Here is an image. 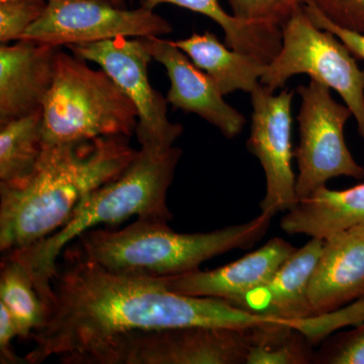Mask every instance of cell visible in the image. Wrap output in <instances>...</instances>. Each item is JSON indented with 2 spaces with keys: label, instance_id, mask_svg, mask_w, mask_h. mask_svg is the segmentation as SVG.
Returning a JSON list of instances; mask_svg holds the SVG:
<instances>
[{
  "label": "cell",
  "instance_id": "277c9868",
  "mask_svg": "<svg viewBox=\"0 0 364 364\" xmlns=\"http://www.w3.org/2000/svg\"><path fill=\"white\" fill-rule=\"evenodd\" d=\"M181 155L182 150L174 146L165 150L141 147L121 176L86 196L58 231L28 247L4 253L26 268L48 314L54 301L52 282L58 258L81 234L100 225H116L134 215L167 222L172 219L167 193Z\"/></svg>",
  "mask_w": 364,
  "mask_h": 364
},
{
  "label": "cell",
  "instance_id": "ac0fdd59",
  "mask_svg": "<svg viewBox=\"0 0 364 364\" xmlns=\"http://www.w3.org/2000/svg\"><path fill=\"white\" fill-rule=\"evenodd\" d=\"M173 43L214 79L224 95L236 90L251 93L261 85L267 63L253 55L228 49L215 33H193L188 39Z\"/></svg>",
  "mask_w": 364,
  "mask_h": 364
},
{
  "label": "cell",
  "instance_id": "484cf974",
  "mask_svg": "<svg viewBox=\"0 0 364 364\" xmlns=\"http://www.w3.org/2000/svg\"><path fill=\"white\" fill-rule=\"evenodd\" d=\"M308 2L337 26L364 33V0H308Z\"/></svg>",
  "mask_w": 364,
  "mask_h": 364
},
{
  "label": "cell",
  "instance_id": "d4e9b609",
  "mask_svg": "<svg viewBox=\"0 0 364 364\" xmlns=\"http://www.w3.org/2000/svg\"><path fill=\"white\" fill-rule=\"evenodd\" d=\"M314 363L364 364V321L328 339L316 351Z\"/></svg>",
  "mask_w": 364,
  "mask_h": 364
},
{
  "label": "cell",
  "instance_id": "7c38bea8",
  "mask_svg": "<svg viewBox=\"0 0 364 364\" xmlns=\"http://www.w3.org/2000/svg\"><path fill=\"white\" fill-rule=\"evenodd\" d=\"M153 59L166 69L170 90L166 100L173 109L193 112L233 139L246 124L241 112L228 105L214 79L198 68L172 41L159 37L141 38Z\"/></svg>",
  "mask_w": 364,
  "mask_h": 364
},
{
  "label": "cell",
  "instance_id": "8992f818",
  "mask_svg": "<svg viewBox=\"0 0 364 364\" xmlns=\"http://www.w3.org/2000/svg\"><path fill=\"white\" fill-rule=\"evenodd\" d=\"M304 6L282 25V48L260 83L274 92L291 76L306 74L339 93L364 140V69L336 36L313 23Z\"/></svg>",
  "mask_w": 364,
  "mask_h": 364
},
{
  "label": "cell",
  "instance_id": "ba28073f",
  "mask_svg": "<svg viewBox=\"0 0 364 364\" xmlns=\"http://www.w3.org/2000/svg\"><path fill=\"white\" fill-rule=\"evenodd\" d=\"M330 90L313 79L296 90L301 97L299 144L294 151L299 200L312 196L334 177H364L363 167L354 160L345 142L344 127L352 112L333 98Z\"/></svg>",
  "mask_w": 364,
  "mask_h": 364
},
{
  "label": "cell",
  "instance_id": "9a60e30c",
  "mask_svg": "<svg viewBox=\"0 0 364 364\" xmlns=\"http://www.w3.org/2000/svg\"><path fill=\"white\" fill-rule=\"evenodd\" d=\"M59 48L20 40L0 47V124L43 109Z\"/></svg>",
  "mask_w": 364,
  "mask_h": 364
},
{
  "label": "cell",
  "instance_id": "d6986e66",
  "mask_svg": "<svg viewBox=\"0 0 364 364\" xmlns=\"http://www.w3.org/2000/svg\"><path fill=\"white\" fill-rule=\"evenodd\" d=\"M162 4H174L203 14L221 26L228 48L272 62L282 45V28L239 20L224 11L219 0H141V6L154 9Z\"/></svg>",
  "mask_w": 364,
  "mask_h": 364
},
{
  "label": "cell",
  "instance_id": "8fae6325",
  "mask_svg": "<svg viewBox=\"0 0 364 364\" xmlns=\"http://www.w3.org/2000/svg\"><path fill=\"white\" fill-rule=\"evenodd\" d=\"M251 95L252 123L247 149L259 160L264 170L267 193L260 203L261 213L274 217L289 212L299 203L291 144V102L294 92L279 95L261 85Z\"/></svg>",
  "mask_w": 364,
  "mask_h": 364
},
{
  "label": "cell",
  "instance_id": "f546056e",
  "mask_svg": "<svg viewBox=\"0 0 364 364\" xmlns=\"http://www.w3.org/2000/svg\"><path fill=\"white\" fill-rule=\"evenodd\" d=\"M18 1V0H0V2Z\"/></svg>",
  "mask_w": 364,
  "mask_h": 364
},
{
  "label": "cell",
  "instance_id": "7a4b0ae2",
  "mask_svg": "<svg viewBox=\"0 0 364 364\" xmlns=\"http://www.w3.org/2000/svg\"><path fill=\"white\" fill-rule=\"evenodd\" d=\"M136 152L126 136L44 144L25 181L0 186L1 253L28 247L58 231L86 196L121 176Z\"/></svg>",
  "mask_w": 364,
  "mask_h": 364
},
{
  "label": "cell",
  "instance_id": "f1b7e54d",
  "mask_svg": "<svg viewBox=\"0 0 364 364\" xmlns=\"http://www.w3.org/2000/svg\"><path fill=\"white\" fill-rule=\"evenodd\" d=\"M112 4H116V6H122L124 4V2L126 1V0H111Z\"/></svg>",
  "mask_w": 364,
  "mask_h": 364
},
{
  "label": "cell",
  "instance_id": "603a6c76",
  "mask_svg": "<svg viewBox=\"0 0 364 364\" xmlns=\"http://www.w3.org/2000/svg\"><path fill=\"white\" fill-rule=\"evenodd\" d=\"M239 20L279 26L308 0H227Z\"/></svg>",
  "mask_w": 364,
  "mask_h": 364
},
{
  "label": "cell",
  "instance_id": "5bb4252c",
  "mask_svg": "<svg viewBox=\"0 0 364 364\" xmlns=\"http://www.w3.org/2000/svg\"><path fill=\"white\" fill-rule=\"evenodd\" d=\"M324 240L309 287L313 316L332 313L364 299V225Z\"/></svg>",
  "mask_w": 364,
  "mask_h": 364
},
{
  "label": "cell",
  "instance_id": "9c48e42d",
  "mask_svg": "<svg viewBox=\"0 0 364 364\" xmlns=\"http://www.w3.org/2000/svg\"><path fill=\"white\" fill-rule=\"evenodd\" d=\"M76 57L95 62L116 83L138 112L136 136L141 147L165 150L173 147L183 127L169 121L166 98L151 85V56L142 39L114 38L90 44L67 46Z\"/></svg>",
  "mask_w": 364,
  "mask_h": 364
},
{
  "label": "cell",
  "instance_id": "7402d4cb",
  "mask_svg": "<svg viewBox=\"0 0 364 364\" xmlns=\"http://www.w3.org/2000/svg\"><path fill=\"white\" fill-rule=\"evenodd\" d=\"M247 364L314 363L310 339L291 323L268 320L248 328Z\"/></svg>",
  "mask_w": 364,
  "mask_h": 364
},
{
  "label": "cell",
  "instance_id": "83f0119b",
  "mask_svg": "<svg viewBox=\"0 0 364 364\" xmlns=\"http://www.w3.org/2000/svg\"><path fill=\"white\" fill-rule=\"evenodd\" d=\"M18 337V330L11 314L0 304V363L28 364L26 358H20L13 346V340Z\"/></svg>",
  "mask_w": 364,
  "mask_h": 364
},
{
  "label": "cell",
  "instance_id": "5b68a950",
  "mask_svg": "<svg viewBox=\"0 0 364 364\" xmlns=\"http://www.w3.org/2000/svg\"><path fill=\"white\" fill-rule=\"evenodd\" d=\"M138 112L104 70L58 50L51 90L43 105L46 145L136 134Z\"/></svg>",
  "mask_w": 364,
  "mask_h": 364
},
{
  "label": "cell",
  "instance_id": "6da1fadb",
  "mask_svg": "<svg viewBox=\"0 0 364 364\" xmlns=\"http://www.w3.org/2000/svg\"><path fill=\"white\" fill-rule=\"evenodd\" d=\"M52 287V308L31 336L35 346L25 356L28 364L52 356L62 364H81L131 333L186 326L246 329L272 320L225 299L172 293L159 277L124 274L87 261L65 259Z\"/></svg>",
  "mask_w": 364,
  "mask_h": 364
},
{
  "label": "cell",
  "instance_id": "4316f807",
  "mask_svg": "<svg viewBox=\"0 0 364 364\" xmlns=\"http://www.w3.org/2000/svg\"><path fill=\"white\" fill-rule=\"evenodd\" d=\"M304 7L316 26L336 36L356 59L364 60V33L354 32L332 23L311 2H306Z\"/></svg>",
  "mask_w": 364,
  "mask_h": 364
},
{
  "label": "cell",
  "instance_id": "cb8c5ba5",
  "mask_svg": "<svg viewBox=\"0 0 364 364\" xmlns=\"http://www.w3.org/2000/svg\"><path fill=\"white\" fill-rule=\"evenodd\" d=\"M47 0L0 2V42L21 39L28 28L44 13Z\"/></svg>",
  "mask_w": 364,
  "mask_h": 364
},
{
  "label": "cell",
  "instance_id": "44dd1931",
  "mask_svg": "<svg viewBox=\"0 0 364 364\" xmlns=\"http://www.w3.org/2000/svg\"><path fill=\"white\" fill-rule=\"evenodd\" d=\"M0 304L11 314L21 339H31L47 318V308L32 277L9 254L2 255L0 264Z\"/></svg>",
  "mask_w": 364,
  "mask_h": 364
},
{
  "label": "cell",
  "instance_id": "e0dca14e",
  "mask_svg": "<svg viewBox=\"0 0 364 364\" xmlns=\"http://www.w3.org/2000/svg\"><path fill=\"white\" fill-rule=\"evenodd\" d=\"M358 225H364V183L344 191L323 186L299 200L280 221L287 234L320 239Z\"/></svg>",
  "mask_w": 364,
  "mask_h": 364
},
{
  "label": "cell",
  "instance_id": "2e32d148",
  "mask_svg": "<svg viewBox=\"0 0 364 364\" xmlns=\"http://www.w3.org/2000/svg\"><path fill=\"white\" fill-rule=\"evenodd\" d=\"M324 241L312 238L303 247L296 248L267 282L231 305L255 315L291 323L298 329L301 320L313 316L309 287Z\"/></svg>",
  "mask_w": 364,
  "mask_h": 364
},
{
  "label": "cell",
  "instance_id": "3957f363",
  "mask_svg": "<svg viewBox=\"0 0 364 364\" xmlns=\"http://www.w3.org/2000/svg\"><path fill=\"white\" fill-rule=\"evenodd\" d=\"M272 218L261 213L244 224L193 234L177 233L164 220L136 218L117 231L88 230L62 255L124 274L176 277L198 269L205 261L229 251L252 247L267 233Z\"/></svg>",
  "mask_w": 364,
  "mask_h": 364
},
{
  "label": "cell",
  "instance_id": "ffe728a7",
  "mask_svg": "<svg viewBox=\"0 0 364 364\" xmlns=\"http://www.w3.org/2000/svg\"><path fill=\"white\" fill-rule=\"evenodd\" d=\"M43 150V109L0 124V186L25 181L37 166Z\"/></svg>",
  "mask_w": 364,
  "mask_h": 364
},
{
  "label": "cell",
  "instance_id": "4fadbf2b",
  "mask_svg": "<svg viewBox=\"0 0 364 364\" xmlns=\"http://www.w3.org/2000/svg\"><path fill=\"white\" fill-rule=\"evenodd\" d=\"M296 250L289 242L275 237L262 247L224 267L159 279L172 293L222 299L232 304L267 282Z\"/></svg>",
  "mask_w": 364,
  "mask_h": 364
},
{
  "label": "cell",
  "instance_id": "52a82bcc",
  "mask_svg": "<svg viewBox=\"0 0 364 364\" xmlns=\"http://www.w3.org/2000/svg\"><path fill=\"white\" fill-rule=\"evenodd\" d=\"M248 328L186 326L112 340L81 364H247Z\"/></svg>",
  "mask_w": 364,
  "mask_h": 364
},
{
  "label": "cell",
  "instance_id": "30bf717a",
  "mask_svg": "<svg viewBox=\"0 0 364 364\" xmlns=\"http://www.w3.org/2000/svg\"><path fill=\"white\" fill-rule=\"evenodd\" d=\"M171 32L168 21L144 6L124 9L111 0H47L44 13L21 40L59 48Z\"/></svg>",
  "mask_w": 364,
  "mask_h": 364
}]
</instances>
